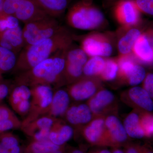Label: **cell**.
<instances>
[{"label":"cell","mask_w":153,"mask_h":153,"mask_svg":"<svg viewBox=\"0 0 153 153\" xmlns=\"http://www.w3.org/2000/svg\"><path fill=\"white\" fill-rule=\"evenodd\" d=\"M73 37L64 27L54 36L31 45H26L19 53L13 71L20 73L29 70L58 51L71 47Z\"/></svg>","instance_id":"obj_1"},{"label":"cell","mask_w":153,"mask_h":153,"mask_svg":"<svg viewBox=\"0 0 153 153\" xmlns=\"http://www.w3.org/2000/svg\"><path fill=\"white\" fill-rule=\"evenodd\" d=\"M68 50L58 51L31 69L18 73L15 83L30 88L39 85H53L57 88L62 86L65 83L63 73Z\"/></svg>","instance_id":"obj_2"},{"label":"cell","mask_w":153,"mask_h":153,"mask_svg":"<svg viewBox=\"0 0 153 153\" xmlns=\"http://www.w3.org/2000/svg\"><path fill=\"white\" fill-rule=\"evenodd\" d=\"M66 19L70 27L84 30L98 29L105 22L102 12L92 0H80L74 4L68 10Z\"/></svg>","instance_id":"obj_3"},{"label":"cell","mask_w":153,"mask_h":153,"mask_svg":"<svg viewBox=\"0 0 153 153\" xmlns=\"http://www.w3.org/2000/svg\"><path fill=\"white\" fill-rule=\"evenodd\" d=\"M64 28L55 18L50 16L25 24L22 29L25 46L50 38Z\"/></svg>","instance_id":"obj_4"},{"label":"cell","mask_w":153,"mask_h":153,"mask_svg":"<svg viewBox=\"0 0 153 153\" xmlns=\"http://www.w3.org/2000/svg\"><path fill=\"white\" fill-rule=\"evenodd\" d=\"M30 112L23 120L30 121L46 115L52 102L53 92L52 86L39 85L31 88Z\"/></svg>","instance_id":"obj_5"},{"label":"cell","mask_w":153,"mask_h":153,"mask_svg":"<svg viewBox=\"0 0 153 153\" xmlns=\"http://www.w3.org/2000/svg\"><path fill=\"white\" fill-rule=\"evenodd\" d=\"M109 36L105 34L93 33L81 40V49L88 56L106 57L111 55L113 46Z\"/></svg>","instance_id":"obj_6"},{"label":"cell","mask_w":153,"mask_h":153,"mask_svg":"<svg viewBox=\"0 0 153 153\" xmlns=\"http://www.w3.org/2000/svg\"><path fill=\"white\" fill-rule=\"evenodd\" d=\"M87 60V56L80 49H71L66 52L63 73L65 83L71 84L83 76V67Z\"/></svg>","instance_id":"obj_7"},{"label":"cell","mask_w":153,"mask_h":153,"mask_svg":"<svg viewBox=\"0 0 153 153\" xmlns=\"http://www.w3.org/2000/svg\"><path fill=\"white\" fill-rule=\"evenodd\" d=\"M101 81L98 77L83 76L68 86L67 92L70 98L76 101L89 99L100 90Z\"/></svg>","instance_id":"obj_8"},{"label":"cell","mask_w":153,"mask_h":153,"mask_svg":"<svg viewBox=\"0 0 153 153\" xmlns=\"http://www.w3.org/2000/svg\"><path fill=\"white\" fill-rule=\"evenodd\" d=\"M55 120L48 116L44 115L33 120H23L20 129L31 138L32 140H48L50 130Z\"/></svg>","instance_id":"obj_9"},{"label":"cell","mask_w":153,"mask_h":153,"mask_svg":"<svg viewBox=\"0 0 153 153\" xmlns=\"http://www.w3.org/2000/svg\"><path fill=\"white\" fill-rule=\"evenodd\" d=\"M140 13L134 0H121L114 5L116 19L124 27H134L139 25Z\"/></svg>","instance_id":"obj_10"},{"label":"cell","mask_w":153,"mask_h":153,"mask_svg":"<svg viewBox=\"0 0 153 153\" xmlns=\"http://www.w3.org/2000/svg\"><path fill=\"white\" fill-rule=\"evenodd\" d=\"M8 97L9 103L14 111L21 116L26 117L31 106V88L16 84L11 88Z\"/></svg>","instance_id":"obj_11"},{"label":"cell","mask_w":153,"mask_h":153,"mask_svg":"<svg viewBox=\"0 0 153 153\" xmlns=\"http://www.w3.org/2000/svg\"><path fill=\"white\" fill-rule=\"evenodd\" d=\"M106 146L119 148L126 144L128 139L124 127L117 117L108 116L105 119Z\"/></svg>","instance_id":"obj_12"},{"label":"cell","mask_w":153,"mask_h":153,"mask_svg":"<svg viewBox=\"0 0 153 153\" xmlns=\"http://www.w3.org/2000/svg\"><path fill=\"white\" fill-rule=\"evenodd\" d=\"M132 54L137 62L153 64V29L142 33L134 45Z\"/></svg>","instance_id":"obj_13"},{"label":"cell","mask_w":153,"mask_h":153,"mask_svg":"<svg viewBox=\"0 0 153 153\" xmlns=\"http://www.w3.org/2000/svg\"><path fill=\"white\" fill-rule=\"evenodd\" d=\"M84 139L93 146H106L105 128L103 117H96L82 128Z\"/></svg>","instance_id":"obj_14"},{"label":"cell","mask_w":153,"mask_h":153,"mask_svg":"<svg viewBox=\"0 0 153 153\" xmlns=\"http://www.w3.org/2000/svg\"><path fill=\"white\" fill-rule=\"evenodd\" d=\"M114 96L109 91L100 89L88 99L87 105L93 116L96 117H103V115L112 109Z\"/></svg>","instance_id":"obj_15"},{"label":"cell","mask_w":153,"mask_h":153,"mask_svg":"<svg viewBox=\"0 0 153 153\" xmlns=\"http://www.w3.org/2000/svg\"><path fill=\"white\" fill-rule=\"evenodd\" d=\"M14 16L25 24L49 16L41 8L36 0H24Z\"/></svg>","instance_id":"obj_16"},{"label":"cell","mask_w":153,"mask_h":153,"mask_svg":"<svg viewBox=\"0 0 153 153\" xmlns=\"http://www.w3.org/2000/svg\"><path fill=\"white\" fill-rule=\"evenodd\" d=\"M92 116L87 104H79L69 106L64 117L71 126L82 129L92 120Z\"/></svg>","instance_id":"obj_17"},{"label":"cell","mask_w":153,"mask_h":153,"mask_svg":"<svg viewBox=\"0 0 153 153\" xmlns=\"http://www.w3.org/2000/svg\"><path fill=\"white\" fill-rule=\"evenodd\" d=\"M0 47L13 51L16 55L25 47L23 31L20 26L0 32Z\"/></svg>","instance_id":"obj_18"},{"label":"cell","mask_w":153,"mask_h":153,"mask_svg":"<svg viewBox=\"0 0 153 153\" xmlns=\"http://www.w3.org/2000/svg\"><path fill=\"white\" fill-rule=\"evenodd\" d=\"M117 48L120 55L132 54L137 39L142 34L140 30L134 27L121 28L118 31Z\"/></svg>","instance_id":"obj_19"},{"label":"cell","mask_w":153,"mask_h":153,"mask_svg":"<svg viewBox=\"0 0 153 153\" xmlns=\"http://www.w3.org/2000/svg\"><path fill=\"white\" fill-rule=\"evenodd\" d=\"M70 99L67 91L57 88L53 93L52 102L46 115L55 119L64 117L69 107Z\"/></svg>","instance_id":"obj_20"},{"label":"cell","mask_w":153,"mask_h":153,"mask_svg":"<svg viewBox=\"0 0 153 153\" xmlns=\"http://www.w3.org/2000/svg\"><path fill=\"white\" fill-rule=\"evenodd\" d=\"M73 134L74 130L71 126L60 118L56 119L50 130L49 140L57 146H63L71 139Z\"/></svg>","instance_id":"obj_21"},{"label":"cell","mask_w":153,"mask_h":153,"mask_svg":"<svg viewBox=\"0 0 153 153\" xmlns=\"http://www.w3.org/2000/svg\"><path fill=\"white\" fill-rule=\"evenodd\" d=\"M127 100L133 105L146 111L153 110V102L151 97L143 88L134 87L131 88L126 95Z\"/></svg>","instance_id":"obj_22"},{"label":"cell","mask_w":153,"mask_h":153,"mask_svg":"<svg viewBox=\"0 0 153 153\" xmlns=\"http://www.w3.org/2000/svg\"><path fill=\"white\" fill-rule=\"evenodd\" d=\"M22 121L9 107L0 104V134L21 128Z\"/></svg>","instance_id":"obj_23"},{"label":"cell","mask_w":153,"mask_h":153,"mask_svg":"<svg viewBox=\"0 0 153 153\" xmlns=\"http://www.w3.org/2000/svg\"><path fill=\"white\" fill-rule=\"evenodd\" d=\"M39 6L49 16H61L68 7L69 0H36Z\"/></svg>","instance_id":"obj_24"},{"label":"cell","mask_w":153,"mask_h":153,"mask_svg":"<svg viewBox=\"0 0 153 153\" xmlns=\"http://www.w3.org/2000/svg\"><path fill=\"white\" fill-rule=\"evenodd\" d=\"M124 127L128 136L137 139L145 136L140 123V116L136 113H131L127 116L124 123Z\"/></svg>","instance_id":"obj_25"},{"label":"cell","mask_w":153,"mask_h":153,"mask_svg":"<svg viewBox=\"0 0 153 153\" xmlns=\"http://www.w3.org/2000/svg\"><path fill=\"white\" fill-rule=\"evenodd\" d=\"M105 60L99 56L91 57L83 67V76L90 77L100 76L104 68Z\"/></svg>","instance_id":"obj_26"},{"label":"cell","mask_w":153,"mask_h":153,"mask_svg":"<svg viewBox=\"0 0 153 153\" xmlns=\"http://www.w3.org/2000/svg\"><path fill=\"white\" fill-rule=\"evenodd\" d=\"M16 54L13 51L0 47V71L3 74L13 71L17 60Z\"/></svg>","instance_id":"obj_27"},{"label":"cell","mask_w":153,"mask_h":153,"mask_svg":"<svg viewBox=\"0 0 153 153\" xmlns=\"http://www.w3.org/2000/svg\"><path fill=\"white\" fill-rule=\"evenodd\" d=\"M60 146L53 143L49 139L41 141L32 140L27 146L25 151L31 153H50Z\"/></svg>","instance_id":"obj_28"},{"label":"cell","mask_w":153,"mask_h":153,"mask_svg":"<svg viewBox=\"0 0 153 153\" xmlns=\"http://www.w3.org/2000/svg\"><path fill=\"white\" fill-rule=\"evenodd\" d=\"M118 69L117 59L108 58L105 60L104 68L100 75V77L104 81H111L116 77Z\"/></svg>","instance_id":"obj_29"},{"label":"cell","mask_w":153,"mask_h":153,"mask_svg":"<svg viewBox=\"0 0 153 153\" xmlns=\"http://www.w3.org/2000/svg\"><path fill=\"white\" fill-rule=\"evenodd\" d=\"M145 77L146 71L144 68L137 63L123 81L130 85H137L140 83L145 79Z\"/></svg>","instance_id":"obj_30"},{"label":"cell","mask_w":153,"mask_h":153,"mask_svg":"<svg viewBox=\"0 0 153 153\" xmlns=\"http://www.w3.org/2000/svg\"><path fill=\"white\" fill-rule=\"evenodd\" d=\"M19 26V21L13 15L0 12V32Z\"/></svg>","instance_id":"obj_31"},{"label":"cell","mask_w":153,"mask_h":153,"mask_svg":"<svg viewBox=\"0 0 153 153\" xmlns=\"http://www.w3.org/2000/svg\"><path fill=\"white\" fill-rule=\"evenodd\" d=\"M0 143L9 150L20 145V140L15 134L7 131L0 134Z\"/></svg>","instance_id":"obj_32"},{"label":"cell","mask_w":153,"mask_h":153,"mask_svg":"<svg viewBox=\"0 0 153 153\" xmlns=\"http://www.w3.org/2000/svg\"><path fill=\"white\" fill-rule=\"evenodd\" d=\"M140 123L145 136L153 135V115L148 112L143 113L140 116Z\"/></svg>","instance_id":"obj_33"},{"label":"cell","mask_w":153,"mask_h":153,"mask_svg":"<svg viewBox=\"0 0 153 153\" xmlns=\"http://www.w3.org/2000/svg\"><path fill=\"white\" fill-rule=\"evenodd\" d=\"M24 0H2L3 11L9 15H15Z\"/></svg>","instance_id":"obj_34"},{"label":"cell","mask_w":153,"mask_h":153,"mask_svg":"<svg viewBox=\"0 0 153 153\" xmlns=\"http://www.w3.org/2000/svg\"><path fill=\"white\" fill-rule=\"evenodd\" d=\"M140 12L153 16V0H134Z\"/></svg>","instance_id":"obj_35"},{"label":"cell","mask_w":153,"mask_h":153,"mask_svg":"<svg viewBox=\"0 0 153 153\" xmlns=\"http://www.w3.org/2000/svg\"><path fill=\"white\" fill-rule=\"evenodd\" d=\"M143 87L151 97L153 98V73H149L145 77Z\"/></svg>","instance_id":"obj_36"},{"label":"cell","mask_w":153,"mask_h":153,"mask_svg":"<svg viewBox=\"0 0 153 153\" xmlns=\"http://www.w3.org/2000/svg\"><path fill=\"white\" fill-rule=\"evenodd\" d=\"M11 89L8 83L3 80L0 82V104L2 103L4 99L8 96Z\"/></svg>","instance_id":"obj_37"},{"label":"cell","mask_w":153,"mask_h":153,"mask_svg":"<svg viewBox=\"0 0 153 153\" xmlns=\"http://www.w3.org/2000/svg\"><path fill=\"white\" fill-rule=\"evenodd\" d=\"M142 147L133 144L127 143L125 145L124 153H141Z\"/></svg>","instance_id":"obj_38"},{"label":"cell","mask_w":153,"mask_h":153,"mask_svg":"<svg viewBox=\"0 0 153 153\" xmlns=\"http://www.w3.org/2000/svg\"><path fill=\"white\" fill-rule=\"evenodd\" d=\"M67 152L66 145H64L60 146V147L55 150L52 151L50 153H67Z\"/></svg>","instance_id":"obj_39"},{"label":"cell","mask_w":153,"mask_h":153,"mask_svg":"<svg viewBox=\"0 0 153 153\" xmlns=\"http://www.w3.org/2000/svg\"><path fill=\"white\" fill-rule=\"evenodd\" d=\"M105 5L107 7L114 6L117 3L121 0H103Z\"/></svg>","instance_id":"obj_40"},{"label":"cell","mask_w":153,"mask_h":153,"mask_svg":"<svg viewBox=\"0 0 153 153\" xmlns=\"http://www.w3.org/2000/svg\"><path fill=\"white\" fill-rule=\"evenodd\" d=\"M23 151L22 147L20 145L17 146L16 147L13 148L10 150V153H22Z\"/></svg>","instance_id":"obj_41"},{"label":"cell","mask_w":153,"mask_h":153,"mask_svg":"<svg viewBox=\"0 0 153 153\" xmlns=\"http://www.w3.org/2000/svg\"><path fill=\"white\" fill-rule=\"evenodd\" d=\"M88 153H111V152L107 149H97L90 151Z\"/></svg>","instance_id":"obj_42"},{"label":"cell","mask_w":153,"mask_h":153,"mask_svg":"<svg viewBox=\"0 0 153 153\" xmlns=\"http://www.w3.org/2000/svg\"><path fill=\"white\" fill-rule=\"evenodd\" d=\"M0 153H10V151L0 143Z\"/></svg>","instance_id":"obj_43"},{"label":"cell","mask_w":153,"mask_h":153,"mask_svg":"<svg viewBox=\"0 0 153 153\" xmlns=\"http://www.w3.org/2000/svg\"><path fill=\"white\" fill-rule=\"evenodd\" d=\"M67 153H85L83 151L79 149H74L70 150Z\"/></svg>","instance_id":"obj_44"},{"label":"cell","mask_w":153,"mask_h":153,"mask_svg":"<svg viewBox=\"0 0 153 153\" xmlns=\"http://www.w3.org/2000/svg\"><path fill=\"white\" fill-rule=\"evenodd\" d=\"M111 153H124L123 151L120 149L118 148H113Z\"/></svg>","instance_id":"obj_45"},{"label":"cell","mask_w":153,"mask_h":153,"mask_svg":"<svg viewBox=\"0 0 153 153\" xmlns=\"http://www.w3.org/2000/svg\"><path fill=\"white\" fill-rule=\"evenodd\" d=\"M141 153H153V152L149 150L148 149L146 148L142 147L141 152Z\"/></svg>","instance_id":"obj_46"},{"label":"cell","mask_w":153,"mask_h":153,"mask_svg":"<svg viewBox=\"0 0 153 153\" xmlns=\"http://www.w3.org/2000/svg\"><path fill=\"white\" fill-rule=\"evenodd\" d=\"M3 11V1L0 0V12Z\"/></svg>","instance_id":"obj_47"},{"label":"cell","mask_w":153,"mask_h":153,"mask_svg":"<svg viewBox=\"0 0 153 153\" xmlns=\"http://www.w3.org/2000/svg\"><path fill=\"white\" fill-rule=\"evenodd\" d=\"M3 73L0 71V82L3 80Z\"/></svg>","instance_id":"obj_48"},{"label":"cell","mask_w":153,"mask_h":153,"mask_svg":"<svg viewBox=\"0 0 153 153\" xmlns=\"http://www.w3.org/2000/svg\"><path fill=\"white\" fill-rule=\"evenodd\" d=\"M22 153H31L28 152H25H25H23Z\"/></svg>","instance_id":"obj_49"},{"label":"cell","mask_w":153,"mask_h":153,"mask_svg":"<svg viewBox=\"0 0 153 153\" xmlns=\"http://www.w3.org/2000/svg\"></svg>","instance_id":"obj_50"}]
</instances>
